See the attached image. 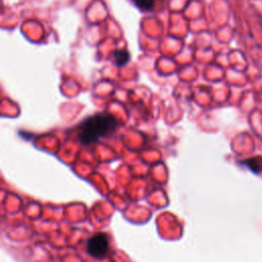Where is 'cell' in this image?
I'll use <instances>...</instances> for the list:
<instances>
[{"instance_id": "cell-1", "label": "cell", "mask_w": 262, "mask_h": 262, "mask_svg": "<svg viewBox=\"0 0 262 262\" xmlns=\"http://www.w3.org/2000/svg\"><path fill=\"white\" fill-rule=\"evenodd\" d=\"M117 126V119L112 114L99 113L83 122L80 128L79 138L83 144H92L113 133Z\"/></svg>"}, {"instance_id": "cell-4", "label": "cell", "mask_w": 262, "mask_h": 262, "mask_svg": "<svg viewBox=\"0 0 262 262\" xmlns=\"http://www.w3.org/2000/svg\"><path fill=\"white\" fill-rule=\"evenodd\" d=\"M134 4L143 11H151L156 6L157 0H132Z\"/></svg>"}, {"instance_id": "cell-3", "label": "cell", "mask_w": 262, "mask_h": 262, "mask_svg": "<svg viewBox=\"0 0 262 262\" xmlns=\"http://www.w3.org/2000/svg\"><path fill=\"white\" fill-rule=\"evenodd\" d=\"M113 57L117 66L123 67L128 63L130 59V54L127 50L125 49H117L113 52Z\"/></svg>"}, {"instance_id": "cell-5", "label": "cell", "mask_w": 262, "mask_h": 262, "mask_svg": "<svg viewBox=\"0 0 262 262\" xmlns=\"http://www.w3.org/2000/svg\"><path fill=\"white\" fill-rule=\"evenodd\" d=\"M245 165L248 166L249 169H251L252 171H254L255 173H259L261 170L260 167V161L257 158H253V159H248L247 161L244 162Z\"/></svg>"}, {"instance_id": "cell-2", "label": "cell", "mask_w": 262, "mask_h": 262, "mask_svg": "<svg viewBox=\"0 0 262 262\" xmlns=\"http://www.w3.org/2000/svg\"><path fill=\"white\" fill-rule=\"evenodd\" d=\"M108 249H110L108 238L102 232L96 233L88 239L87 251L94 258L101 259L105 257V255L108 252Z\"/></svg>"}]
</instances>
